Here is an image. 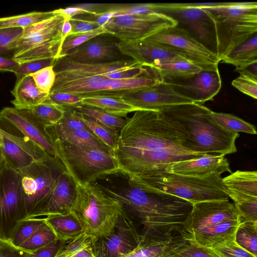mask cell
<instances>
[{"label": "cell", "instance_id": "obj_62", "mask_svg": "<svg viewBox=\"0 0 257 257\" xmlns=\"http://www.w3.org/2000/svg\"><path fill=\"white\" fill-rule=\"evenodd\" d=\"M1 142H2V135L0 133V145H1Z\"/></svg>", "mask_w": 257, "mask_h": 257}, {"label": "cell", "instance_id": "obj_35", "mask_svg": "<svg viewBox=\"0 0 257 257\" xmlns=\"http://www.w3.org/2000/svg\"><path fill=\"white\" fill-rule=\"evenodd\" d=\"M74 108L80 114L90 117L118 133L127 122V119L123 117L110 114L97 108L81 105Z\"/></svg>", "mask_w": 257, "mask_h": 257}, {"label": "cell", "instance_id": "obj_20", "mask_svg": "<svg viewBox=\"0 0 257 257\" xmlns=\"http://www.w3.org/2000/svg\"><path fill=\"white\" fill-rule=\"evenodd\" d=\"M76 191V184L68 174L63 171L58 177L46 199L26 219L69 213L75 199Z\"/></svg>", "mask_w": 257, "mask_h": 257}, {"label": "cell", "instance_id": "obj_43", "mask_svg": "<svg viewBox=\"0 0 257 257\" xmlns=\"http://www.w3.org/2000/svg\"><path fill=\"white\" fill-rule=\"evenodd\" d=\"M96 239L85 232L65 242L55 257H72L84 248L92 247Z\"/></svg>", "mask_w": 257, "mask_h": 257}, {"label": "cell", "instance_id": "obj_10", "mask_svg": "<svg viewBox=\"0 0 257 257\" xmlns=\"http://www.w3.org/2000/svg\"><path fill=\"white\" fill-rule=\"evenodd\" d=\"M65 171L59 160L49 157L18 171L24 197L26 218L46 199L58 177Z\"/></svg>", "mask_w": 257, "mask_h": 257}, {"label": "cell", "instance_id": "obj_23", "mask_svg": "<svg viewBox=\"0 0 257 257\" xmlns=\"http://www.w3.org/2000/svg\"><path fill=\"white\" fill-rule=\"evenodd\" d=\"M165 171L197 177H206L214 174L221 175L225 172L231 173L225 155L214 154H206L197 158L174 163Z\"/></svg>", "mask_w": 257, "mask_h": 257}, {"label": "cell", "instance_id": "obj_54", "mask_svg": "<svg viewBox=\"0 0 257 257\" xmlns=\"http://www.w3.org/2000/svg\"><path fill=\"white\" fill-rule=\"evenodd\" d=\"M70 22L72 28L71 34L88 32L101 27L94 21L84 20L75 17L71 18Z\"/></svg>", "mask_w": 257, "mask_h": 257}, {"label": "cell", "instance_id": "obj_17", "mask_svg": "<svg viewBox=\"0 0 257 257\" xmlns=\"http://www.w3.org/2000/svg\"><path fill=\"white\" fill-rule=\"evenodd\" d=\"M118 94L122 100L140 110L160 111L174 105L194 103L165 81L153 87Z\"/></svg>", "mask_w": 257, "mask_h": 257}, {"label": "cell", "instance_id": "obj_24", "mask_svg": "<svg viewBox=\"0 0 257 257\" xmlns=\"http://www.w3.org/2000/svg\"><path fill=\"white\" fill-rule=\"evenodd\" d=\"M96 38L71 50L64 57L84 63L117 60L116 57L119 52L117 46V43L103 38Z\"/></svg>", "mask_w": 257, "mask_h": 257}, {"label": "cell", "instance_id": "obj_2", "mask_svg": "<svg viewBox=\"0 0 257 257\" xmlns=\"http://www.w3.org/2000/svg\"><path fill=\"white\" fill-rule=\"evenodd\" d=\"M94 184L139 220L144 225L143 233L162 236L172 235L174 231L180 233L192 207L190 202L178 197L128 183L127 185Z\"/></svg>", "mask_w": 257, "mask_h": 257}, {"label": "cell", "instance_id": "obj_27", "mask_svg": "<svg viewBox=\"0 0 257 257\" xmlns=\"http://www.w3.org/2000/svg\"><path fill=\"white\" fill-rule=\"evenodd\" d=\"M239 223L238 220L223 221L181 235L185 240H191L211 248L226 241L235 240V232Z\"/></svg>", "mask_w": 257, "mask_h": 257}, {"label": "cell", "instance_id": "obj_32", "mask_svg": "<svg viewBox=\"0 0 257 257\" xmlns=\"http://www.w3.org/2000/svg\"><path fill=\"white\" fill-rule=\"evenodd\" d=\"M46 128L51 139L57 138L78 146L110 151L90 132L68 128L57 124Z\"/></svg>", "mask_w": 257, "mask_h": 257}, {"label": "cell", "instance_id": "obj_29", "mask_svg": "<svg viewBox=\"0 0 257 257\" xmlns=\"http://www.w3.org/2000/svg\"><path fill=\"white\" fill-rule=\"evenodd\" d=\"M165 82L180 81L191 78L202 70L186 60L156 62L149 67Z\"/></svg>", "mask_w": 257, "mask_h": 257}, {"label": "cell", "instance_id": "obj_12", "mask_svg": "<svg viewBox=\"0 0 257 257\" xmlns=\"http://www.w3.org/2000/svg\"><path fill=\"white\" fill-rule=\"evenodd\" d=\"M27 213L20 176L5 164L0 169V238L9 240Z\"/></svg>", "mask_w": 257, "mask_h": 257}, {"label": "cell", "instance_id": "obj_58", "mask_svg": "<svg viewBox=\"0 0 257 257\" xmlns=\"http://www.w3.org/2000/svg\"><path fill=\"white\" fill-rule=\"evenodd\" d=\"M71 18H69L66 17V18L63 23L62 25V30H61V35L63 42L66 37L70 34L72 32V26L70 22V19Z\"/></svg>", "mask_w": 257, "mask_h": 257}, {"label": "cell", "instance_id": "obj_19", "mask_svg": "<svg viewBox=\"0 0 257 257\" xmlns=\"http://www.w3.org/2000/svg\"><path fill=\"white\" fill-rule=\"evenodd\" d=\"M0 115L14 125L49 156L59 160L46 126L29 110L7 107L0 111Z\"/></svg>", "mask_w": 257, "mask_h": 257}, {"label": "cell", "instance_id": "obj_26", "mask_svg": "<svg viewBox=\"0 0 257 257\" xmlns=\"http://www.w3.org/2000/svg\"><path fill=\"white\" fill-rule=\"evenodd\" d=\"M224 188L234 203L257 199V172L237 170L222 178Z\"/></svg>", "mask_w": 257, "mask_h": 257}, {"label": "cell", "instance_id": "obj_33", "mask_svg": "<svg viewBox=\"0 0 257 257\" xmlns=\"http://www.w3.org/2000/svg\"><path fill=\"white\" fill-rule=\"evenodd\" d=\"M220 62L235 66L237 71L257 63V34L235 48Z\"/></svg>", "mask_w": 257, "mask_h": 257}, {"label": "cell", "instance_id": "obj_57", "mask_svg": "<svg viewBox=\"0 0 257 257\" xmlns=\"http://www.w3.org/2000/svg\"><path fill=\"white\" fill-rule=\"evenodd\" d=\"M19 64L12 58H10L0 56V71L14 72L17 71Z\"/></svg>", "mask_w": 257, "mask_h": 257}, {"label": "cell", "instance_id": "obj_50", "mask_svg": "<svg viewBox=\"0 0 257 257\" xmlns=\"http://www.w3.org/2000/svg\"><path fill=\"white\" fill-rule=\"evenodd\" d=\"M57 59L50 58L31 61L19 64L15 72L16 82H18L22 78L34 73L44 68L54 66Z\"/></svg>", "mask_w": 257, "mask_h": 257}, {"label": "cell", "instance_id": "obj_22", "mask_svg": "<svg viewBox=\"0 0 257 257\" xmlns=\"http://www.w3.org/2000/svg\"><path fill=\"white\" fill-rule=\"evenodd\" d=\"M117 46L119 52L132 57L144 67H148L158 61H188L183 55L169 47L146 40L119 41Z\"/></svg>", "mask_w": 257, "mask_h": 257}, {"label": "cell", "instance_id": "obj_42", "mask_svg": "<svg viewBox=\"0 0 257 257\" xmlns=\"http://www.w3.org/2000/svg\"><path fill=\"white\" fill-rule=\"evenodd\" d=\"M106 34H108L107 31L102 26L90 32L69 34L62 43L60 58L64 57L69 51L90 40Z\"/></svg>", "mask_w": 257, "mask_h": 257}, {"label": "cell", "instance_id": "obj_47", "mask_svg": "<svg viewBox=\"0 0 257 257\" xmlns=\"http://www.w3.org/2000/svg\"><path fill=\"white\" fill-rule=\"evenodd\" d=\"M210 248L219 257H256L240 246L235 240L226 241Z\"/></svg>", "mask_w": 257, "mask_h": 257}, {"label": "cell", "instance_id": "obj_1", "mask_svg": "<svg viewBox=\"0 0 257 257\" xmlns=\"http://www.w3.org/2000/svg\"><path fill=\"white\" fill-rule=\"evenodd\" d=\"M126 177L165 171L171 164L206 154L186 149L183 138L160 111L135 112L120 131L112 152Z\"/></svg>", "mask_w": 257, "mask_h": 257}, {"label": "cell", "instance_id": "obj_7", "mask_svg": "<svg viewBox=\"0 0 257 257\" xmlns=\"http://www.w3.org/2000/svg\"><path fill=\"white\" fill-rule=\"evenodd\" d=\"M51 140L58 159L76 185L91 184L103 176L119 172L110 151L78 146L57 138Z\"/></svg>", "mask_w": 257, "mask_h": 257}, {"label": "cell", "instance_id": "obj_30", "mask_svg": "<svg viewBox=\"0 0 257 257\" xmlns=\"http://www.w3.org/2000/svg\"><path fill=\"white\" fill-rule=\"evenodd\" d=\"M11 93L14 96L12 103L14 107L20 109H27L39 104L45 101L48 95L37 86L30 75L16 82Z\"/></svg>", "mask_w": 257, "mask_h": 257}, {"label": "cell", "instance_id": "obj_28", "mask_svg": "<svg viewBox=\"0 0 257 257\" xmlns=\"http://www.w3.org/2000/svg\"><path fill=\"white\" fill-rule=\"evenodd\" d=\"M82 96L81 105L100 109L121 117L138 108L122 100L117 92L89 94Z\"/></svg>", "mask_w": 257, "mask_h": 257}, {"label": "cell", "instance_id": "obj_55", "mask_svg": "<svg viewBox=\"0 0 257 257\" xmlns=\"http://www.w3.org/2000/svg\"><path fill=\"white\" fill-rule=\"evenodd\" d=\"M65 242L57 239L48 245L34 251L30 257H55Z\"/></svg>", "mask_w": 257, "mask_h": 257}, {"label": "cell", "instance_id": "obj_56", "mask_svg": "<svg viewBox=\"0 0 257 257\" xmlns=\"http://www.w3.org/2000/svg\"><path fill=\"white\" fill-rule=\"evenodd\" d=\"M53 12L55 14H62L69 18H73L79 15L89 14L87 11L78 5L55 10Z\"/></svg>", "mask_w": 257, "mask_h": 257}, {"label": "cell", "instance_id": "obj_11", "mask_svg": "<svg viewBox=\"0 0 257 257\" xmlns=\"http://www.w3.org/2000/svg\"><path fill=\"white\" fill-rule=\"evenodd\" d=\"M172 17L158 12L113 15L103 26L120 42L144 40L162 30L177 27Z\"/></svg>", "mask_w": 257, "mask_h": 257}, {"label": "cell", "instance_id": "obj_6", "mask_svg": "<svg viewBox=\"0 0 257 257\" xmlns=\"http://www.w3.org/2000/svg\"><path fill=\"white\" fill-rule=\"evenodd\" d=\"M220 175L206 177L178 175L165 171L126 177L129 185L170 194L195 203L229 199Z\"/></svg>", "mask_w": 257, "mask_h": 257}, {"label": "cell", "instance_id": "obj_40", "mask_svg": "<svg viewBox=\"0 0 257 257\" xmlns=\"http://www.w3.org/2000/svg\"><path fill=\"white\" fill-rule=\"evenodd\" d=\"M80 114L82 120L91 133L112 152L116 147L119 133L90 117Z\"/></svg>", "mask_w": 257, "mask_h": 257}, {"label": "cell", "instance_id": "obj_34", "mask_svg": "<svg viewBox=\"0 0 257 257\" xmlns=\"http://www.w3.org/2000/svg\"><path fill=\"white\" fill-rule=\"evenodd\" d=\"M210 115L214 122L228 132H242L251 135L256 134V128L253 125L233 114L211 110Z\"/></svg>", "mask_w": 257, "mask_h": 257}, {"label": "cell", "instance_id": "obj_53", "mask_svg": "<svg viewBox=\"0 0 257 257\" xmlns=\"http://www.w3.org/2000/svg\"><path fill=\"white\" fill-rule=\"evenodd\" d=\"M32 254L15 246L9 240L0 238V257H30Z\"/></svg>", "mask_w": 257, "mask_h": 257}, {"label": "cell", "instance_id": "obj_61", "mask_svg": "<svg viewBox=\"0 0 257 257\" xmlns=\"http://www.w3.org/2000/svg\"><path fill=\"white\" fill-rule=\"evenodd\" d=\"M165 257H180V256H178V255L176 254L174 252H173L171 254H170L166 256Z\"/></svg>", "mask_w": 257, "mask_h": 257}, {"label": "cell", "instance_id": "obj_60", "mask_svg": "<svg viewBox=\"0 0 257 257\" xmlns=\"http://www.w3.org/2000/svg\"><path fill=\"white\" fill-rule=\"evenodd\" d=\"M4 161L2 154L1 149L0 147V169L4 165Z\"/></svg>", "mask_w": 257, "mask_h": 257}, {"label": "cell", "instance_id": "obj_46", "mask_svg": "<svg viewBox=\"0 0 257 257\" xmlns=\"http://www.w3.org/2000/svg\"><path fill=\"white\" fill-rule=\"evenodd\" d=\"M176 248L173 252L180 257H219L210 248L199 245L191 240Z\"/></svg>", "mask_w": 257, "mask_h": 257}, {"label": "cell", "instance_id": "obj_16", "mask_svg": "<svg viewBox=\"0 0 257 257\" xmlns=\"http://www.w3.org/2000/svg\"><path fill=\"white\" fill-rule=\"evenodd\" d=\"M202 5L203 3H170V13L166 15L181 22L194 37L215 53L214 23Z\"/></svg>", "mask_w": 257, "mask_h": 257}, {"label": "cell", "instance_id": "obj_52", "mask_svg": "<svg viewBox=\"0 0 257 257\" xmlns=\"http://www.w3.org/2000/svg\"><path fill=\"white\" fill-rule=\"evenodd\" d=\"M239 223L257 221V199L234 203Z\"/></svg>", "mask_w": 257, "mask_h": 257}, {"label": "cell", "instance_id": "obj_3", "mask_svg": "<svg viewBox=\"0 0 257 257\" xmlns=\"http://www.w3.org/2000/svg\"><path fill=\"white\" fill-rule=\"evenodd\" d=\"M211 110L202 104L174 105L160 110L183 138L184 147L204 154L229 155L236 152L237 133L228 132L211 119Z\"/></svg>", "mask_w": 257, "mask_h": 257}, {"label": "cell", "instance_id": "obj_51", "mask_svg": "<svg viewBox=\"0 0 257 257\" xmlns=\"http://www.w3.org/2000/svg\"><path fill=\"white\" fill-rule=\"evenodd\" d=\"M46 100L61 107L76 108L81 105L82 96L64 92L49 93Z\"/></svg>", "mask_w": 257, "mask_h": 257}, {"label": "cell", "instance_id": "obj_48", "mask_svg": "<svg viewBox=\"0 0 257 257\" xmlns=\"http://www.w3.org/2000/svg\"><path fill=\"white\" fill-rule=\"evenodd\" d=\"M29 75L33 78L36 85L41 90L49 93L56 79L53 66L44 68Z\"/></svg>", "mask_w": 257, "mask_h": 257}, {"label": "cell", "instance_id": "obj_49", "mask_svg": "<svg viewBox=\"0 0 257 257\" xmlns=\"http://www.w3.org/2000/svg\"><path fill=\"white\" fill-rule=\"evenodd\" d=\"M64 116L57 124L68 128L86 131L91 133L82 120L80 113L74 108L64 107Z\"/></svg>", "mask_w": 257, "mask_h": 257}, {"label": "cell", "instance_id": "obj_41", "mask_svg": "<svg viewBox=\"0 0 257 257\" xmlns=\"http://www.w3.org/2000/svg\"><path fill=\"white\" fill-rule=\"evenodd\" d=\"M45 222L44 218H34L24 219L14 229L9 241L19 247L28 240Z\"/></svg>", "mask_w": 257, "mask_h": 257}, {"label": "cell", "instance_id": "obj_37", "mask_svg": "<svg viewBox=\"0 0 257 257\" xmlns=\"http://www.w3.org/2000/svg\"><path fill=\"white\" fill-rule=\"evenodd\" d=\"M46 126L57 124L63 117L64 107L55 105L46 99L28 109Z\"/></svg>", "mask_w": 257, "mask_h": 257}, {"label": "cell", "instance_id": "obj_9", "mask_svg": "<svg viewBox=\"0 0 257 257\" xmlns=\"http://www.w3.org/2000/svg\"><path fill=\"white\" fill-rule=\"evenodd\" d=\"M66 17L55 15L24 28L12 58L19 64L53 58L59 59L63 43L61 30Z\"/></svg>", "mask_w": 257, "mask_h": 257}, {"label": "cell", "instance_id": "obj_18", "mask_svg": "<svg viewBox=\"0 0 257 257\" xmlns=\"http://www.w3.org/2000/svg\"><path fill=\"white\" fill-rule=\"evenodd\" d=\"M236 220H238L237 211L229 199L195 203L183 224L180 235L223 221Z\"/></svg>", "mask_w": 257, "mask_h": 257}, {"label": "cell", "instance_id": "obj_44", "mask_svg": "<svg viewBox=\"0 0 257 257\" xmlns=\"http://www.w3.org/2000/svg\"><path fill=\"white\" fill-rule=\"evenodd\" d=\"M237 72L239 75L232 81L231 85L242 93L256 99L257 75L247 68Z\"/></svg>", "mask_w": 257, "mask_h": 257}, {"label": "cell", "instance_id": "obj_31", "mask_svg": "<svg viewBox=\"0 0 257 257\" xmlns=\"http://www.w3.org/2000/svg\"><path fill=\"white\" fill-rule=\"evenodd\" d=\"M55 233L57 238L67 242L85 232L81 222L72 211L61 214H50L44 218Z\"/></svg>", "mask_w": 257, "mask_h": 257}, {"label": "cell", "instance_id": "obj_13", "mask_svg": "<svg viewBox=\"0 0 257 257\" xmlns=\"http://www.w3.org/2000/svg\"><path fill=\"white\" fill-rule=\"evenodd\" d=\"M144 40L169 47L183 55L202 70H218L220 62L215 53L198 41L186 29L178 26L168 28Z\"/></svg>", "mask_w": 257, "mask_h": 257}, {"label": "cell", "instance_id": "obj_59", "mask_svg": "<svg viewBox=\"0 0 257 257\" xmlns=\"http://www.w3.org/2000/svg\"><path fill=\"white\" fill-rule=\"evenodd\" d=\"M72 257H96L94 255L92 247L84 248L74 255Z\"/></svg>", "mask_w": 257, "mask_h": 257}, {"label": "cell", "instance_id": "obj_45", "mask_svg": "<svg viewBox=\"0 0 257 257\" xmlns=\"http://www.w3.org/2000/svg\"><path fill=\"white\" fill-rule=\"evenodd\" d=\"M23 28L0 29V56L13 52L18 46L23 35Z\"/></svg>", "mask_w": 257, "mask_h": 257}, {"label": "cell", "instance_id": "obj_36", "mask_svg": "<svg viewBox=\"0 0 257 257\" xmlns=\"http://www.w3.org/2000/svg\"><path fill=\"white\" fill-rule=\"evenodd\" d=\"M235 241L257 257V221L240 223L235 232Z\"/></svg>", "mask_w": 257, "mask_h": 257}, {"label": "cell", "instance_id": "obj_21", "mask_svg": "<svg viewBox=\"0 0 257 257\" xmlns=\"http://www.w3.org/2000/svg\"><path fill=\"white\" fill-rule=\"evenodd\" d=\"M194 103L203 104L213 100L219 92L222 81L219 70H202L182 82H166Z\"/></svg>", "mask_w": 257, "mask_h": 257}, {"label": "cell", "instance_id": "obj_4", "mask_svg": "<svg viewBox=\"0 0 257 257\" xmlns=\"http://www.w3.org/2000/svg\"><path fill=\"white\" fill-rule=\"evenodd\" d=\"M143 67L134 60L84 63L63 57L57 60L53 66L56 79L49 93L78 95L104 93L105 79L131 77L133 76L132 71Z\"/></svg>", "mask_w": 257, "mask_h": 257}, {"label": "cell", "instance_id": "obj_8", "mask_svg": "<svg viewBox=\"0 0 257 257\" xmlns=\"http://www.w3.org/2000/svg\"><path fill=\"white\" fill-rule=\"evenodd\" d=\"M123 210L117 200L94 183L76 185V197L71 211L77 216L87 234L96 238L109 235Z\"/></svg>", "mask_w": 257, "mask_h": 257}, {"label": "cell", "instance_id": "obj_5", "mask_svg": "<svg viewBox=\"0 0 257 257\" xmlns=\"http://www.w3.org/2000/svg\"><path fill=\"white\" fill-rule=\"evenodd\" d=\"M202 8L214 23L219 62L257 34L256 2L204 3Z\"/></svg>", "mask_w": 257, "mask_h": 257}, {"label": "cell", "instance_id": "obj_14", "mask_svg": "<svg viewBox=\"0 0 257 257\" xmlns=\"http://www.w3.org/2000/svg\"><path fill=\"white\" fill-rule=\"evenodd\" d=\"M0 133V147L5 165L15 171H19L50 157L1 115Z\"/></svg>", "mask_w": 257, "mask_h": 257}, {"label": "cell", "instance_id": "obj_39", "mask_svg": "<svg viewBox=\"0 0 257 257\" xmlns=\"http://www.w3.org/2000/svg\"><path fill=\"white\" fill-rule=\"evenodd\" d=\"M57 239L52 229L45 221L32 235L19 247L26 251L33 252Z\"/></svg>", "mask_w": 257, "mask_h": 257}, {"label": "cell", "instance_id": "obj_15", "mask_svg": "<svg viewBox=\"0 0 257 257\" xmlns=\"http://www.w3.org/2000/svg\"><path fill=\"white\" fill-rule=\"evenodd\" d=\"M141 237L123 209L111 233L97 238L92 250L96 257H121L132 251L139 244Z\"/></svg>", "mask_w": 257, "mask_h": 257}, {"label": "cell", "instance_id": "obj_25", "mask_svg": "<svg viewBox=\"0 0 257 257\" xmlns=\"http://www.w3.org/2000/svg\"><path fill=\"white\" fill-rule=\"evenodd\" d=\"M141 235L138 245L121 257H165L186 241L181 235L162 236L146 233Z\"/></svg>", "mask_w": 257, "mask_h": 257}, {"label": "cell", "instance_id": "obj_38", "mask_svg": "<svg viewBox=\"0 0 257 257\" xmlns=\"http://www.w3.org/2000/svg\"><path fill=\"white\" fill-rule=\"evenodd\" d=\"M52 11L34 12L25 14L0 18V29L12 28H25L54 15Z\"/></svg>", "mask_w": 257, "mask_h": 257}]
</instances>
